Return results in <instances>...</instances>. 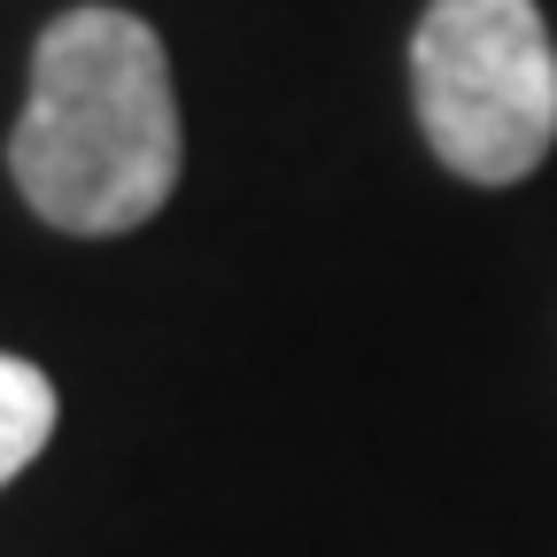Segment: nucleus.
Here are the masks:
<instances>
[{
  "instance_id": "1",
  "label": "nucleus",
  "mask_w": 557,
  "mask_h": 557,
  "mask_svg": "<svg viewBox=\"0 0 557 557\" xmlns=\"http://www.w3.org/2000/svg\"><path fill=\"white\" fill-rule=\"evenodd\" d=\"M186 132L171 54L132 9H62L32 47V94L9 132V178L39 225L116 240L178 194Z\"/></svg>"
},
{
  "instance_id": "3",
  "label": "nucleus",
  "mask_w": 557,
  "mask_h": 557,
  "mask_svg": "<svg viewBox=\"0 0 557 557\" xmlns=\"http://www.w3.org/2000/svg\"><path fill=\"white\" fill-rule=\"evenodd\" d=\"M54 418H62L54 380H47L39 364H24V357L0 348V487H9V480L54 442Z\"/></svg>"
},
{
  "instance_id": "2",
  "label": "nucleus",
  "mask_w": 557,
  "mask_h": 557,
  "mask_svg": "<svg viewBox=\"0 0 557 557\" xmlns=\"http://www.w3.org/2000/svg\"><path fill=\"white\" fill-rule=\"evenodd\" d=\"M418 132L449 178L519 186L557 148V47L534 0H426L410 32Z\"/></svg>"
}]
</instances>
